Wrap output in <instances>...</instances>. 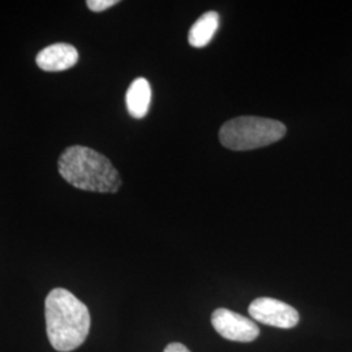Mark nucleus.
I'll return each mask as SVG.
<instances>
[{
	"instance_id": "39448f33",
	"label": "nucleus",
	"mask_w": 352,
	"mask_h": 352,
	"mask_svg": "<svg viewBox=\"0 0 352 352\" xmlns=\"http://www.w3.org/2000/svg\"><path fill=\"white\" fill-rule=\"evenodd\" d=\"M212 325L218 334L234 342H252L260 336V329L253 320L226 308L214 311Z\"/></svg>"
},
{
	"instance_id": "6e6552de",
	"label": "nucleus",
	"mask_w": 352,
	"mask_h": 352,
	"mask_svg": "<svg viewBox=\"0 0 352 352\" xmlns=\"http://www.w3.org/2000/svg\"><path fill=\"white\" fill-rule=\"evenodd\" d=\"M218 28H219V14L214 11L204 13L189 29V45L196 49L205 47L212 42Z\"/></svg>"
},
{
	"instance_id": "7ed1b4c3",
	"label": "nucleus",
	"mask_w": 352,
	"mask_h": 352,
	"mask_svg": "<svg viewBox=\"0 0 352 352\" xmlns=\"http://www.w3.org/2000/svg\"><path fill=\"white\" fill-rule=\"evenodd\" d=\"M286 132V126L274 119L239 116L222 126L219 131V141L231 151H253L283 139Z\"/></svg>"
},
{
	"instance_id": "0eeeda50",
	"label": "nucleus",
	"mask_w": 352,
	"mask_h": 352,
	"mask_svg": "<svg viewBox=\"0 0 352 352\" xmlns=\"http://www.w3.org/2000/svg\"><path fill=\"white\" fill-rule=\"evenodd\" d=\"M151 102V88L149 81L139 77L132 81L126 90V104L129 115L135 119H142L149 113Z\"/></svg>"
},
{
	"instance_id": "423d86ee",
	"label": "nucleus",
	"mask_w": 352,
	"mask_h": 352,
	"mask_svg": "<svg viewBox=\"0 0 352 352\" xmlns=\"http://www.w3.org/2000/svg\"><path fill=\"white\" fill-rule=\"evenodd\" d=\"M37 65L46 72H60L72 68L78 60V52L72 45L55 43L37 55Z\"/></svg>"
},
{
	"instance_id": "9d476101",
	"label": "nucleus",
	"mask_w": 352,
	"mask_h": 352,
	"mask_svg": "<svg viewBox=\"0 0 352 352\" xmlns=\"http://www.w3.org/2000/svg\"><path fill=\"white\" fill-rule=\"evenodd\" d=\"M164 352H190L188 349L182 343H170Z\"/></svg>"
},
{
	"instance_id": "20e7f679",
	"label": "nucleus",
	"mask_w": 352,
	"mask_h": 352,
	"mask_svg": "<svg viewBox=\"0 0 352 352\" xmlns=\"http://www.w3.org/2000/svg\"><path fill=\"white\" fill-rule=\"evenodd\" d=\"M248 312L253 320L269 327L292 329L299 322V314L294 307L272 298L253 300Z\"/></svg>"
},
{
	"instance_id": "f03ea898",
	"label": "nucleus",
	"mask_w": 352,
	"mask_h": 352,
	"mask_svg": "<svg viewBox=\"0 0 352 352\" xmlns=\"http://www.w3.org/2000/svg\"><path fill=\"white\" fill-rule=\"evenodd\" d=\"M59 174L76 188L115 193L122 187V179L109 158L87 146L75 145L59 158Z\"/></svg>"
},
{
	"instance_id": "1a4fd4ad",
	"label": "nucleus",
	"mask_w": 352,
	"mask_h": 352,
	"mask_svg": "<svg viewBox=\"0 0 352 352\" xmlns=\"http://www.w3.org/2000/svg\"><path fill=\"white\" fill-rule=\"evenodd\" d=\"M118 3V0H88L87 6L93 12H103Z\"/></svg>"
},
{
	"instance_id": "f257e3e1",
	"label": "nucleus",
	"mask_w": 352,
	"mask_h": 352,
	"mask_svg": "<svg viewBox=\"0 0 352 352\" xmlns=\"http://www.w3.org/2000/svg\"><path fill=\"white\" fill-rule=\"evenodd\" d=\"M46 331L51 346L60 352L74 351L88 337V307L65 289H54L45 302Z\"/></svg>"
}]
</instances>
